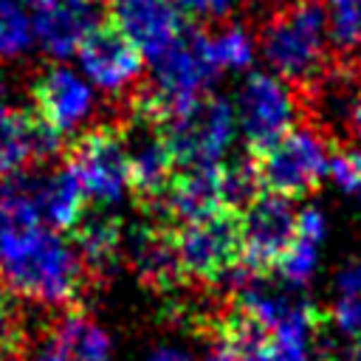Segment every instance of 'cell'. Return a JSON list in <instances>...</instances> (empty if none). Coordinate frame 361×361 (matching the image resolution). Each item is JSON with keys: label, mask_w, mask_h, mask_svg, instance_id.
<instances>
[{"label": "cell", "mask_w": 361, "mask_h": 361, "mask_svg": "<svg viewBox=\"0 0 361 361\" xmlns=\"http://www.w3.org/2000/svg\"><path fill=\"white\" fill-rule=\"evenodd\" d=\"M234 116L240 135L245 138L248 149L257 155L296 127L299 102L293 96V87L279 76L248 73L240 85Z\"/></svg>", "instance_id": "obj_8"}, {"label": "cell", "mask_w": 361, "mask_h": 361, "mask_svg": "<svg viewBox=\"0 0 361 361\" xmlns=\"http://www.w3.org/2000/svg\"><path fill=\"white\" fill-rule=\"evenodd\" d=\"M82 76L102 93H124L141 79V51L113 25L99 23L76 51Z\"/></svg>", "instance_id": "obj_11"}, {"label": "cell", "mask_w": 361, "mask_h": 361, "mask_svg": "<svg viewBox=\"0 0 361 361\" xmlns=\"http://www.w3.org/2000/svg\"><path fill=\"white\" fill-rule=\"evenodd\" d=\"M161 133L175 158V166H217L223 164L237 135L234 104L220 96H203L192 107L166 118L161 124Z\"/></svg>", "instance_id": "obj_5"}, {"label": "cell", "mask_w": 361, "mask_h": 361, "mask_svg": "<svg viewBox=\"0 0 361 361\" xmlns=\"http://www.w3.org/2000/svg\"><path fill=\"white\" fill-rule=\"evenodd\" d=\"M347 116H350L353 135L361 141V79H358V85H355V90H353V96H350V110H347Z\"/></svg>", "instance_id": "obj_30"}, {"label": "cell", "mask_w": 361, "mask_h": 361, "mask_svg": "<svg viewBox=\"0 0 361 361\" xmlns=\"http://www.w3.org/2000/svg\"><path fill=\"white\" fill-rule=\"evenodd\" d=\"M330 158L333 152L324 133H319L310 124H302L288 130L262 152H257L254 166L262 192L293 200L313 192L327 178Z\"/></svg>", "instance_id": "obj_4"}, {"label": "cell", "mask_w": 361, "mask_h": 361, "mask_svg": "<svg viewBox=\"0 0 361 361\" xmlns=\"http://www.w3.org/2000/svg\"><path fill=\"white\" fill-rule=\"evenodd\" d=\"M65 166L76 178L85 197L99 203L102 209L116 206L130 192L127 144L124 135L110 127H99L79 135L68 149Z\"/></svg>", "instance_id": "obj_7"}, {"label": "cell", "mask_w": 361, "mask_h": 361, "mask_svg": "<svg viewBox=\"0 0 361 361\" xmlns=\"http://www.w3.org/2000/svg\"><path fill=\"white\" fill-rule=\"evenodd\" d=\"M324 23L336 51L353 54L361 48V0H327Z\"/></svg>", "instance_id": "obj_22"}, {"label": "cell", "mask_w": 361, "mask_h": 361, "mask_svg": "<svg viewBox=\"0 0 361 361\" xmlns=\"http://www.w3.org/2000/svg\"><path fill=\"white\" fill-rule=\"evenodd\" d=\"M133 262L138 268V274L144 279H149L152 285H169L175 282V276H180V265L175 257V245H172V234L155 231V228H144L133 245H130Z\"/></svg>", "instance_id": "obj_20"}, {"label": "cell", "mask_w": 361, "mask_h": 361, "mask_svg": "<svg viewBox=\"0 0 361 361\" xmlns=\"http://www.w3.org/2000/svg\"><path fill=\"white\" fill-rule=\"evenodd\" d=\"M330 324L344 338L361 344V296H336L330 307Z\"/></svg>", "instance_id": "obj_25"}, {"label": "cell", "mask_w": 361, "mask_h": 361, "mask_svg": "<svg viewBox=\"0 0 361 361\" xmlns=\"http://www.w3.org/2000/svg\"><path fill=\"white\" fill-rule=\"evenodd\" d=\"M172 245L180 274L206 282L228 279L243 262L240 212L220 209L206 217L180 223L178 231L172 234Z\"/></svg>", "instance_id": "obj_6"}, {"label": "cell", "mask_w": 361, "mask_h": 361, "mask_svg": "<svg viewBox=\"0 0 361 361\" xmlns=\"http://www.w3.org/2000/svg\"><path fill=\"white\" fill-rule=\"evenodd\" d=\"M28 3H34V8H37V6H42L45 0H28Z\"/></svg>", "instance_id": "obj_33"}, {"label": "cell", "mask_w": 361, "mask_h": 361, "mask_svg": "<svg viewBox=\"0 0 361 361\" xmlns=\"http://www.w3.org/2000/svg\"><path fill=\"white\" fill-rule=\"evenodd\" d=\"M161 203L166 206L169 217H175L178 223H189V220H197V217L226 209L223 186H220V164L178 172L172 178V183L166 186Z\"/></svg>", "instance_id": "obj_15"}, {"label": "cell", "mask_w": 361, "mask_h": 361, "mask_svg": "<svg viewBox=\"0 0 361 361\" xmlns=\"http://www.w3.org/2000/svg\"><path fill=\"white\" fill-rule=\"evenodd\" d=\"M203 361H245V358H243V353H240L228 338H223V336H220V338H217V344L206 353V358H203Z\"/></svg>", "instance_id": "obj_29"}, {"label": "cell", "mask_w": 361, "mask_h": 361, "mask_svg": "<svg viewBox=\"0 0 361 361\" xmlns=\"http://www.w3.org/2000/svg\"><path fill=\"white\" fill-rule=\"evenodd\" d=\"M110 23L147 59L161 56L183 34V11L178 0H113Z\"/></svg>", "instance_id": "obj_12"}, {"label": "cell", "mask_w": 361, "mask_h": 361, "mask_svg": "<svg viewBox=\"0 0 361 361\" xmlns=\"http://www.w3.org/2000/svg\"><path fill=\"white\" fill-rule=\"evenodd\" d=\"M209 37V51L217 65V71H245L254 62L257 54V37L240 25V23H226Z\"/></svg>", "instance_id": "obj_21"}, {"label": "cell", "mask_w": 361, "mask_h": 361, "mask_svg": "<svg viewBox=\"0 0 361 361\" xmlns=\"http://www.w3.org/2000/svg\"><path fill=\"white\" fill-rule=\"evenodd\" d=\"M73 245L85 265H90L93 271H104L121 251V223L107 212L82 217V223L73 228Z\"/></svg>", "instance_id": "obj_18"}, {"label": "cell", "mask_w": 361, "mask_h": 361, "mask_svg": "<svg viewBox=\"0 0 361 361\" xmlns=\"http://www.w3.org/2000/svg\"><path fill=\"white\" fill-rule=\"evenodd\" d=\"M96 25L93 0H45L34 8V39L56 59L76 54Z\"/></svg>", "instance_id": "obj_14"}, {"label": "cell", "mask_w": 361, "mask_h": 361, "mask_svg": "<svg viewBox=\"0 0 361 361\" xmlns=\"http://www.w3.org/2000/svg\"><path fill=\"white\" fill-rule=\"evenodd\" d=\"M124 144L130 166V192H135L141 200H161L175 178V158L166 147L161 124L138 116V130L130 133Z\"/></svg>", "instance_id": "obj_13"}, {"label": "cell", "mask_w": 361, "mask_h": 361, "mask_svg": "<svg viewBox=\"0 0 361 361\" xmlns=\"http://www.w3.org/2000/svg\"><path fill=\"white\" fill-rule=\"evenodd\" d=\"M147 361H192V355L178 347H158L147 355Z\"/></svg>", "instance_id": "obj_31"}, {"label": "cell", "mask_w": 361, "mask_h": 361, "mask_svg": "<svg viewBox=\"0 0 361 361\" xmlns=\"http://www.w3.org/2000/svg\"><path fill=\"white\" fill-rule=\"evenodd\" d=\"M85 262L76 245L45 223L0 226V285L39 305H68L79 296Z\"/></svg>", "instance_id": "obj_1"}, {"label": "cell", "mask_w": 361, "mask_h": 361, "mask_svg": "<svg viewBox=\"0 0 361 361\" xmlns=\"http://www.w3.org/2000/svg\"><path fill=\"white\" fill-rule=\"evenodd\" d=\"M319 248H322L319 240H310V237H305V234H293L290 245L285 248V254L279 257V262H276L274 271L282 276L285 285H290V288H302V285L310 282L313 274H316V265H319Z\"/></svg>", "instance_id": "obj_23"}, {"label": "cell", "mask_w": 361, "mask_h": 361, "mask_svg": "<svg viewBox=\"0 0 361 361\" xmlns=\"http://www.w3.org/2000/svg\"><path fill=\"white\" fill-rule=\"evenodd\" d=\"M310 3H319V0H310Z\"/></svg>", "instance_id": "obj_34"}, {"label": "cell", "mask_w": 361, "mask_h": 361, "mask_svg": "<svg viewBox=\"0 0 361 361\" xmlns=\"http://www.w3.org/2000/svg\"><path fill=\"white\" fill-rule=\"evenodd\" d=\"M327 23L310 0L282 6L259 34V51L274 76L290 87H310L327 73Z\"/></svg>", "instance_id": "obj_2"}, {"label": "cell", "mask_w": 361, "mask_h": 361, "mask_svg": "<svg viewBox=\"0 0 361 361\" xmlns=\"http://www.w3.org/2000/svg\"><path fill=\"white\" fill-rule=\"evenodd\" d=\"M338 361H361V344H355V350H353L350 355H344V358H338Z\"/></svg>", "instance_id": "obj_32"}, {"label": "cell", "mask_w": 361, "mask_h": 361, "mask_svg": "<svg viewBox=\"0 0 361 361\" xmlns=\"http://www.w3.org/2000/svg\"><path fill=\"white\" fill-rule=\"evenodd\" d=\"M37 361H113L107 333L85 313H68L39 350Z\"/></svg>", "instance_id": "obj_16"}, {"label": "cell", "mask_w": 361, "mask_h": 361, "mask_svg": "<svg viewBox=\"0 0 361 361\" xmlns=\"http://www.w3.org/2000/svg\"><path fill=\"white\" fill-rule=\"evenodd\" d=\"M217 65L209 51L206 34L183 31L175 45L152 59V79L138 99V116L155 124L192 107L197 99L209 96V85L217 76Z\"/></svg>", "instance_id": "obj_3"}, {"label": "cell", "mask_w": 361, "mask_h": 361, "mask_svg": "<svg viewBox=\"0 0 361 361\" xmlns=\"http://www.w3.org/2000/svg\"><path fill=\"white\" fill-rule=\"evenodd\" d=\"M34 42V17L17 0H0V62L20 56Z\"/></svg>", "instance_id": "obj_24"}, {"label": "cell", "mask_w": 361, "mask_h": 361, "mask_svg": "<svg viewBox=\"0 0 361 361\" xmlns=\"http://www.w3.org/2000/svg\"><path fill=\"white\" fill-rule=\"evenodd\" d=\"M31 158H37L34 116L0 102V178L17 175Z\"/></svg>", "instance_id": "obj_19"}, {"label": "cell", "mask_w": 361, "mask_h": 361, "mask_svg": "<svg viewBox=\"0 0 361 361\" xmlns=\"http://www.w3.org/2000/svg\"><path fill=\"white\" fill-rule=\"evenodd\" d=\"M296 234V209L290 197L259 192L240 209V245L243 265L251 274H268Z\"/></svg>", "instance_id": "obj_9"}, {"label": "cell", "mask_w": 361, "mask_h": 361, "mask_svg": "<svg viewBox=\"0 0 361 361\" xmlns=\"http://www.w3.org/2000/svg\"><path fill=\"white\" fill-rule=\"evenodd\" d=\"M180 11L200 20H220L234 8V0H178Z\"/></svg>", "instance_id": "obj_28"}, {"label": "cell", "mask_w": 361, "mask_h": 361, "mask_svg": "<svg viewBox=\"0 0 361 361\" xmlns=\"http://www.w3.org/2000/svg\"><path fill=\"white\" fill-rule=\"evenodd\" d=\"M31 99H34V116L56 135H68L79 130L96 107L93 85L68 65L45 68L31 85Z\"/></svg>", "instance_id": "obj_10"}, {"label": "cell", "mask_w": 361, "mask_h": 361, "mask_svg": "<svg viewBox=\"0 0 361 361\" xmlns=\"http://www.w3.org/2000/svg\"><path fill=\"white\" fill-rule=\"evenodd\" d=\"M20 344V322L11 305L8 290L0 285V361H6Z\"/></svg>", "instance_id": "obj_27"}, {"label": "cell", "mask_w": 361, "mask_h": 361, "mask_svg": "<svg viewBox=\"0 0 361 361\" xmlns=\"http://www.w3.org/2000/svg\"><path fill=\"white\" fill-rule=\"evenodd\" d=\"M34 186H37L39 220L45 226H51L54 231H73L82 223L87 197L68 166L48 172L42 178H34Z\"/></svg>", "instance_id": "obj_17"}, {"label": "cell", "mask_w": 361, "mask_h": 361, "mask_svg": "<svg viewBox=\"0 0 361 361\" xmlns=\"http://www.w3.org/2000/svg\"><path fill=\"white\" fill-rule=\"evenodd\" d=\"M327 178L341 189L361 200V152H338L330 158Z\"/></svg>", "instance_id": "obj_26"}]
</instances>
